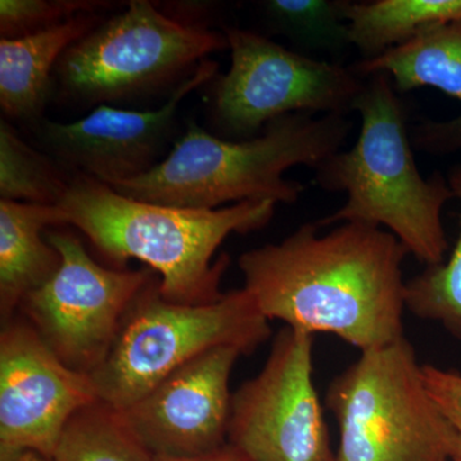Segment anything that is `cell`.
<instances>
[{"label": "cell", "instance_id": "cell-19", "mask_svg": "<svg viewBox=\"0 0 461 461\" xmlns=\"http://www.w3.org/2000/svg\"><path fill=\"white\" fill-rule=\"evenodd\" d=\"M72 173L20 138L8 120H0V200L26 204H59Z\"/></svg>", "mask_w": 461, "mask_h": 461}, {"label": "cell", "instance_id": "cell-14", "mask_svg": "<svg viewBox=\"0 0 461 461\" xmlns=\"http://www.w3.org/2000/svg\"><path fill=\"white\" fill-rule=\"evenodd\" d=\"M353 67L363 76L384 72L403 93L436 87L461 103V20L426 27L406 44ZM411 139L426 153L461 151V114L446 122L424 121L411 130Z\"/></svg>", "mask_w": 461, "mask_h": 461}, {"label": "cell", "instance_id": "cell-15", "mask_svg": "<svg viewBox=\"0 0 461 461\" xmlns=\"http://www.w3.org/2000/svg\"><path fill=\"white\" fill-rule=\"evenodd\" d=\"M104 21L85 14L16 39H0V107L11 120L41 122L60 57Z\"/></svg>", "mask_w": 461, "mask_h": 461}, {"label": "cell", "instance_id": "cell-7", "mask_svg": "<svg viewBox=\"0 0 461 461\" xmlns=\"http://www.w3.org/2000/svg\"><path fill=\"white\" fill-rule=\"evenodd\" d=\"M227 48L224 32L177 20L148 0H131L74 42L53 78L66 99L87 107L131 102L189 77L193 67Z\"/></svg>", "mask_w": 461, "mask_h": 461}, {"label": "cell", "instance_id": "cell-12", "mask_svg": "<svg viewBox=\"0 0 461 461\" xmlns=\"http://www.w3.org/2000/svg\"><path fill=\"white\" fill-rule=\"evenodd\" d=\"M217 71L218 63L205 59L151 111L98 105L75 122L41 120L36 130L39 141L48 156L72 175L89 176L107 185L139 177L158 165L181 103L213 80Z\"/></svg>", "mask_w": 461, "mask_h": 461}, {"label": "cell", "instance_id": "cell-10", "mask_svg": "<svg viewBox=\"0 0 461 461\" xmlns=\"http://www.w3.org/2000/svg\"><path fill=\"white\" fill-rule=\"evenodd\" d=\"M314 335L285 326L232 393L227 442L249 461H338L313 379Z\"/></svg>", "mask_w": 461, "mask_h": 461}, {"label": "cell", "instance_id": "cell-6", "mask_svg": "<svg viewBox=\"0 0 461 461\" xmlns=\"http://www.w3.org/2000/svg\"><path fill=\"white\" fill-rule=\"evenodd\" d=\"M159 282L156 276L136 297L107 357L90 375L100 402L117 411L206 351L235 346L250 355L272 333L244 288L212 304L181 305L163 299Z\"/></svg>", "mask_w": 461, "mask_h": 461}, {"label": "cell", "instance_id": "cell-11", "mask_svg": "<svg viewBox=\"0 0 461 461\" xmlns=\"http://www.w3.org/2000/svg\"><path fill=\"white\" fill-rule=\"evenodd\" d=\"M98 399L89 375L67 366L29 321L0 335V448L51 460L68 420Z\"/></svg>", "mask_w": 461, "mask_h": 461}, {"label": "cell", "instance_id": "cell-18", "mask_svg": "<svg viewBox=\"0 0 461 461\" xmlns=\"http://www.w3.org/2000/svg\"><path fill=\"white\" fill-rule=\"evenodd\" d=\"M51 461H154V456L120 411L96 400L66 424Z\"/></svg>", "mask_w": 461, "mask_h": 461}, {"label": "cell", "instance_id": "cell-9", "mask_svg": "<svg viewBox=\"0 0 461 461\" xmlns=\"http://www.w3.org/2000/svg\"><path fill=\"white\" fill-rule=\"evenodd\" d=\"M45 236L62 262L20 309L67 366L90 375L107 357L136 297L157 275L150 268H105L67 230H51Z\"/></svg>", "mask_w": 461, "mask_h": 461}, {"label": "cell", "instance_id": "cell-5", "mask_svg": "<svg viewBox=\"0 0 461 461\" xmlns=\"http://www.w3.org/2000/svg\"><path fill=\"white\" fill-rule=\"evenodd\" d=\"M326 406L339 424L338 461H451L453 421L406 338L362 351L330 382Z\"/></svg>", "mask_w": 461, "mask_h": 461}, {"label": "cell", "instance_id": "cell-25", "mask_svg": "<svg viewBox=\"0 0 461 461\" xmlns=\"http://www.w3.org/2000/svg\"><path fill=\"white\" fill-rule=\"evenodd\" d=\"M445 411V409H444ZM454 424L453 441H451V461H461V418L453 412L446 411Z\"/></svg>", "mask_w": 461, "mask_h": 461}, {"label": "cell", "instance_id": "cell-1", "mask_svg": "<svg viewBox=\"0 0 461 461\" xmlns=\"http://www.w3.org/2000/svg\"><path fill=\"white\" fill-rule=\"evenodd\" d=\"M305 223L277 244L239 258L247 291L267 320L330 333L362 351L405 338L408 250L388 230L345 222L321 235Z\"/></svg>", "mask_w": 461, "mask_h": 461}, {"label": "cell", "instance_id": "cell-4", "mask_svg": "<svg viewBox=\"0 0 461 461\" xmlns=\"http://www.w3.org/2000/svg\"><path fill=\"white\" fill-rule=\"evenodd\" d=\"M353 111L362 118L357 144L333 154L315 169L321 189L344 191L348 202L318 221V226H384L427 267L444 263L448 242L441 213L455 194L441 173L429 178L420 175L412 156L405 107L390 76H366Z\"/></svg>", "mask_w": 461, "mask_h": 461}, {"label": "cell", "instance_id": "cell-21", "mask_svg": "<svg viewBox=\"0 0 461 461\" xmlns=\"http://www.w3.org/2000/svg\"><path fill=\"white\" fill-rule=\"evenodd\" d=\"M448 185L461 199V166L450 172ZM405 306L415 317L438 321L461 342V214L459 239L447 262L406 281Z\"/></svg>", "mask_w": 461, "mask_h": 461}, {"label": "cell", "instance_id": "cell-3", "mask_svg": "<svg viewBox=\"0 0 461 461\" xmlns=\"http://www.w3.org/2000/svg\"><path fill=\"white\" fill-rule=\"evenodd\" d=\"M284 115L242 141L215 138L190 122L166 159L108 186L127 198L198 211L249 200L294 204L304 187L284 173L297 165L317 169L339 153L351 129L345 115Z\"/></svg>", "mask_w": 461, "mask_h": 461}, {"label": "cell", "instance_id": "cell-13", "mask_svg": "<svg viewBox=\"0 0 461 461\" xmlns=\"http://www.w3.org/2000/svg\"><path fill=\"white\" fill-rule=\"evenodd\" d=\"M241 355L235 346L200 355L120 411L124 423L153 456L193 457L223 447L232 399L230 378Z\"/></svg>", "mask_w": 461, "mask_h": 461}, {"label": "cell", "instance_id": "cell-8", "mask_svg": "<svg viewBox=\"0 0 461 461\" xmlns=\"http://www.w3.org/2000/svg\"><path fill=\"white\" fill-rule=\"evenodd\" d=\"M230 66L215 80L213 115L233 136L250 138L287 114L353 111L366 76L354 67L315 59L249 30L224 27Z\"/></svg>", "mask_w": 461, "mask_h": 461}, {"label": "cell", "instance_id": "cell-22", "mask_svg": "<svg viewBox=\"0 0 461 461\" xmlns=\"http://www.w3.org/2000/svg\"><path fill=\"white\" fill-rule=\"evenodd\" d=\"M108 2L90 0H2L0 35L16 39L59 25L85 14H99Z\"/></svg>", "mask_w": 461, "mask_h": 461}, {"label": "cell", "instance_id": "cell-23", "mask_svg": "<svg viewBox=\"0 0 461 461\" xmlns=\"http://www.w3.org/2000/svg\"><path fill=\"white\" fill-rule=\"evenodd\" d=\"M423 375L433 399L446 411L461 418V373L423 364Z\"/></svg>", "mask_w": 461, "mask_h": 461}, {"label": "cell", "instance_id": "cell-2", "mask_svg": "<svg viewBox=\"0 0 461 461\" xmlns=\"http://www.w3.org/2000/svg\"><path fill=\"white\" fill-rule=\"evenodd\" d=\"M72 224L107 259L147 264L160 276L159 293L173 304L205 305L222 299L221 282L230 259L213 263L230 233L260 230L276 203L249 200L213 211L176 208L127 198L104 182L72 175L58 204Z\"/></svg>", "mask_w": 461, "mask_h": 461}, {"label": "cell", "instance_id": "cell-17", "mask_svg": "<svg viewBox=\"0 0 461 461\" xmlns=\"http://www.w3.org/2000/svg\"><path fill=\"white\" fill-rule=\"evenodd\" d=\"M344 17L351 45L371 60L406 44L436 23L461 20V0H345Z\"/></svg>", "mask_w": 461, "mask_h": 461}, {"label": "cell", "instance_id": "cell-24", "mask_svg": "<svg viewBox=\"0 0 461 461\" xmlns=\"http://www.w3.org/2000/svg\"><path fill=\"white\" fill-rule=\"evenodd\" d=\"M154 461H249L239 450H236L229 442L223 447L212 453L199 455L193 457H167L154 456Z\"/></svg>", "mask_w": 461, "mask_h": 461}, {"label": "cell", "instance_id": "cell-20", "mask_svg": "<svg viewBox=\"0 0 461 461\" xmlns=\"http://www.w3.org/2000/svg\"><path fill=\"white\" fill-rule=\"evenodd\" d=\"M344 5L345 0H266L260 8L269 29L299 53L339 57L351 47Z\"/></svg>", "mask_w": 461, "mask_h": 461}, {"label": "cell", "instance_id": "cell-16", "mask_svg": "<svg viewBox=\"0 0 461 461\" xmlns=\"http://www.w3.org/2000/svg\"><path fill=\"white\" fill-rule=\"evenodd\" d=\"M67 224L58 205H35L0 200V317L2 324L33 290L59 268V251L45 236L48 227Z\"/></svg>", "mask_w": 461, "mask_h": 461}]
</instances>
